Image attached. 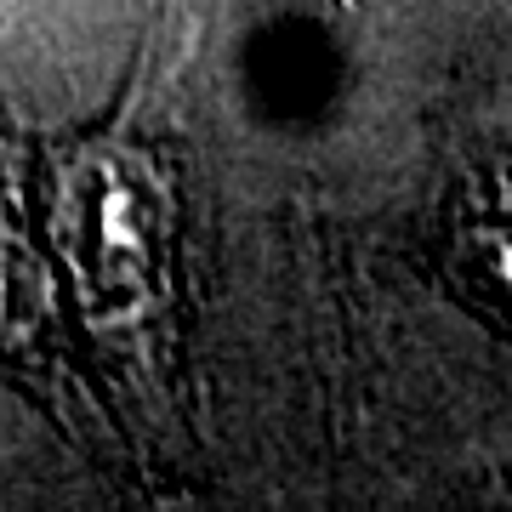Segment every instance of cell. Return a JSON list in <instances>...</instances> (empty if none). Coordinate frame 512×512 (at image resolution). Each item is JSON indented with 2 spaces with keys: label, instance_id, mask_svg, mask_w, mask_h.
Masks as SVG:
<instances>
[{
  "label": "cell",
  "instance_id": "obj_1",
  "mask_svg": "<svg viewBox=\"0 0 512 512\" xmlns=\"http://www.w3.org/2000/svg\"><path fill=\"white\" fill-rule=\"evenodd\" d=\"M52 228L74 296L103 348L160 387L177 348V171L137 131H103L57 154Z\"/></svg>",
  "mask_w": 512,
  "mask_h": 512
},
{
  "label": "cell",
  "instance_id": "obj_2",
  "mask_svg": "<svg viewBox=\"0 0 512 512\" xmlns=\"http://www.w3.org/2000/svg\"><path fill=\"white\" fill-rule=\"evenodd\" d=\"M40 319H46V285H40L35 251L0 211V353H18L23 342L35 348Z\"/></svg>",
  "mask_w": 512,
  "mask_h": 512
}]
</instances>
